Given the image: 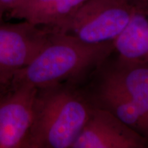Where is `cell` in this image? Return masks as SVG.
Here are the masks:
<instances>
[{"label":"cell","instance_id":"cell-1","mask_svg":"<svg viewBox=\"0 0 148 148\" xmlns=\"http://www.w3.org/2000/svg\"><path fill=\"white\" fill-rule=\"evenodd\" d=\"M114 49V42L90 44L68 33L53 32L38 54L16 74L11 86L40 88L64 82L81 84Z\"/></svg>","mask_w":148,"mask_h":148},{"label":"cell","instance_id":"cell-6","mask_svg":"<svg viewBox=\"0 0 148 148\" xmlns=\"http://www.w3.org/2000/svg\"><path fill=\"white\" fill-rule=\"evenodd\" d=\"M72 148H148V139L110 112L95 107Z\"/></svg>","mask_w":148,"mask_h":148},{"label":"cell","instance_id":"cell-5","mask_svg":"<svg viewBox=\"0 0 148 148\" xmlns=\"http://www.w3.org/2000/svg\"><path fill=\"white\" fill-rule=\"evenodd\" d=\"M36 91L26 85L11 86L0 97V148H25Z\"/></svg>","mask_w":148,"mask_h":148},{"label":"cell","instance_id":"cell-7","mask_svg":"<svg viewBox=\"0 0 148 148\" xmlns=\"http://www.w3.org/2000/svg\"><path fill=\"white\" fill-rule=\"evenodd\" d=\"M93 106L110 112L148 139V124L125 92L93 73L82 82Z\"/></svg>","mask_w":148,"mask_h":148},{"label":"cell","instance_id":"cell-12","mask_svg":"<svg viewBox=\"0 0 148 148\" xmlns=\"http://www.w3.org/2000/svg\"><path fill=\"white\" fill-rule=\"evenodd\" d=\"M135 8H148V0H128Z\"/></svg>","mask_w":148,"mask_h":148},{"label":"cell","instance_id":"cell-3","mask_svg":"<svg viewBox=\"0 0 148 148\" xmlns=\"http://www.w3.org/2000/svg\"><path fill=\"white\" fill-rule=\"evenodd\" d=\"M134 10L128 0H87L74 15L66 33L87 43L114 42Z\"/></svg>","mask_w":148,"mask_h":148},{"label":"cell","instance_id":"cell-13","mask_svg":"<svg viewBox=\"0 0 148 148\" xmlns=\"http://www.w3.org/2000/svg\"><path fill=\"white\" fill-rule=\"evenodd\" d=\"M5 92H6V91H1V90H0V97H1V96Z\"/></svg>","mask_w":148,"mask_h":148},{"label":"cell","instance_id":"cell-9","mask_svg":"<svg viewBox=\"0 0 148 148\" xmlns=\"http://www.w3.org/2000/svg\"><path fill=\"white\" fill-rule=\"evenodd\" d=\"M87 0H21L8 18L25 21L56 32L66 33L74 15Z\"/></svg>","mask_w":148,"mask_h":148},{"label":"cell","instance_id":"cell-4","mask_svg":"<svg viewBox=\"0 0 148 148\" xmlns=\"http://www.w3.org/2000/svg\"><path fill=\"white\" fill-rule=\"evenodd\" d=\"M52 32L25 21H0V90L10 89L16 74L44 47Z\"/></svg>","mask_w":148,"mask_h":148},{"label":"cell","instance_id":"cell-2","mask_svg":"<svg viewBox=\"0 0 148 148\" xmlns=\"http://www.w3.org/2000/svg\"><path fill=\"white\" fill-rule=\"evenodd\" d=\"M94 108L81 84L37 88L25 148H72Z\"/></svg>","mask_w":148,"mask_h":148},{"label":"cell","instance_id":"cell-8","mask_svg":"<svg viewBox=\"0 0 148 148\" xmlns=\"http://www.w3.org/2000/svg\"><path fill=\"white\" fill-rule=\"evenodd\" d=\"M110 56L93 73L125 92L148 124V64L128 62L116 56L110 59Z\"/></svg>","mask_w":148,"mask_h":148},{"label":"cell","instance_id":"cell-11","mask_svg":"<svg viewBox=\"0 0 148 148\" xmlns=\"http://www.w3.org/2000/svg\"><path fill=\"white\" fill-rule=\"evenodd\" d=\"M21 0H0V21H3L4 17L16 3Z\"/></svg>","mask_w":148,"mask_h":148},{"label":"cell","instance_id":"cell-10","mask_svg":"<svg viewBox=\"0 0 148 148\" xmlns=\"http://www.w3.org/2000/svg\"><path fill=\"white\" fill-rule=\"evenodd\" d=\"M114 52L121 60L148 64V8H135L130 21L114 41Z\"/></svg>","mask_w":148,"mask_h":148}]
</instances>
